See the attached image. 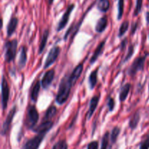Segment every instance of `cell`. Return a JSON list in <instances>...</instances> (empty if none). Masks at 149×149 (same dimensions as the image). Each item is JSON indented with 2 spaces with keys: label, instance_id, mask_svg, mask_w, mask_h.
Segmentation results:
<instances>
[{
  "label": "cell",
  "instance_id": "cell-1",
  "mask_svg": "<svg viewBox=\"0 0 149 149\" xmlns=\"http://www.w3.org/2000/svg\"><path fill=\"white\" fill-rule=\"evenodd\" d=\"M77 79L73 74H66L61 79L58 87V93L55 97V101L58 104L63 105L65 103L69 97L71 88L76 84Z\"/></svg>",
  "mask_w": 149,
  "mask_h": 149
},
{
  "label": "cell",
  "instance_id": "cell-2",
  "mask_svg": "<svg viewBox=\"0 0 149 149\" xmlns=\"http://www.w3.org/2000/svg\"><path fill=\"white\" fill-rule=\"evenodd\" d=\"M39 119V114L35 105H29L27 109L25 126L29 130H33Z\"/></svg>",
  "mask_w": 149,
  "mask_h": 149
},
{
  "label": "cell",
  "instance_id": "cell-3",
  "mask_svg": "<svg viewBox=\"0 0 149 149\" xmlns=\"http://www.w3.org/2000/svg\"><path fill=\"white\" fill-rule=\"evenodd\" d=\"M18 42L16 39L8 40L4 43V61L7 63H10L13 61L17 55V47Z\"/></svg>",
  "mask_w": 149,
  "mask_h": 149
},
{
  "label": "cell",
  "instance_id": "cell-4",
  "mask_svg": "<svg viewBox=\"0 0 149 149\" xmlns=\"http://www.w3.org/2000/svg\"><path fill=\"white\" fill-rule=\"evenodd\" d=\"M149 55V52H146L142 56H138L135 58L131 65L130 66L129 69L127 71V74L130 77H133L137 74V73L139 71H142L144 70L145 66V63L147 58Z\"/></svg>",
  "mask_w": 149,
  "mask_h": 149
},
{
  "label": "cell",
  "instance_id": "cell-5",
  "mask_svg": "<svg viewBox=\"0 0 149 149\" xmlns=\"http://www.w3.org/2000/svg\"><path fill=\"white\" fill-rule=\"evenodd\" d=\"M1 108L3 111L7 109L9 98H10V86L7 79L4 75L1 77Z\"/></svg>",
  "mask_w": 149,
  "mask_h": 149
},
{
  "label": "cell",
  "instance_id": "cell-6",
  "mask_svg": "<svg viewBox=\"0 0 149 149\" xmlns=\"http://www.w3.org/2000/svg\"><path fill=\"white\" fill-rule=\"evenodd\" d=\"M16 112H17V106L15 105V106L10 109V111H9V113H7V116H6L5 120L3 122L1 131V134L2 136L7 135V133L9 132V131H10V127H11V124L12 122H13L15 116Z\"/></svg>",
  "mask_w": 149,
  "mask_h": 149
},
{
  "label": "cell",
  "instance_id": "cell-7",
  "mask_svg": "<svg viewBox=\"0 0 149 149\" xmlns=\"http://www.w3.org/2000/svg\"><path fill=\"white\" fill-rule=\"evenodd\" d=\"M61 49L59 46L58 45H55L51 48L50 50L49 51L47 56L46 60H45V65H44L43 68L44 69H47L53 63H55V61L58 59V56H59L60 53H61Z\"/></svg>",
  "mask_w": 149,
  "mask_h": 149
},
{
  "label": "cell",
  "instance_id": "cell-8",
  "mask_svg": "<svg viewBox=\"0 0 149 149\" xmlns=\"http://www.w3.org/2000/svg\"><path fill=\"white\" fill-rule=\"evenodd\" d=\"M46 134H37L36 136L28 140L22 146V149H39Z\"/></svg>",
  "mask_w": 149,
  "mask_h": 149
},
{
  "label": "cell",
  "instance_id": "cell-9",
  "mask_svg": "<svg viewBox=\"0 0 149 149\" xmlns=\"http://www.w3.org/2000/svg\"><path fill=\"white\" fill-rule=\"evenodd\" d=\"M74 8H75V4H71L68 5V7L65 10V13L63 15L62 17L60 20L59 23H58V26H57V31H61L66 26V25L68 23V20H69L70 15H71V13Z\"/></svg>",
  "mask_w": 149,
  "mask_h": 149
},
{
  "label": "cell",
  "instance_id": "cell-10",
  "mask_svg": "<svg viewBox=\"0 0 149 149\" xmlns=\"http://www.w3.org/2000/svg\"><path fill=\"white\" fill-rule=\"evenodd\" d=\"M55 71L54 68L47 71V72L44 74L43 77L41 79V85L43 89H47L53 81L55 78Z\"/></svg>",
  "mask_w": 149,
  "mask_h": 149
},
{
  "label": "cell",
  "instance_id": "cell-11",
  "mask_svg": "<svg viewBox=\"0 0 149 149\" xmlns=\"http://www.w3.org/2000/svg\"><path fill=\"white\" fill-rule=\"evenodd\" d=\"M54 123L51 120H47V121H43L38 126H36L32 131L34 132H36V134H46L53 127Z\"/></svg>",
  "mask_w": 149,
  "mask_h": 149
},
{
  "label": "cell",
  "instance_id": "cell-12",
  "mask_svg": "<svg viewBox=\"0 0 149 149\" xmlns=\"http://www.w3.org/2000/svg\"><path fill=\"white\" fill-rule=\"evenodd\" d=\"M27 47L26 46L20 47V52H19V58L18 63H17V67L20 70L25 68L27 63Z\"/></svg>",
  "mask_w": 149,
  "mask_h": 149
},
{
  "label": "cell",
  "instance_id": "cell-13",
  "mask_svg": "<svg viewBox=\"0 0 149 149\" xmlns=\"http://www.w3.org/2000/svg\"><path fill=\"white\" fill-rule=\"evenodd\" d=\"M100 101V95H95L91 98L90 102V106H89V110L87 113V117L88 120H90L92 118V116L94 114L95 111L96 109H97V106H98V103Z\"/></svg>",
  "mask_w": 149,
  "mask_h": 149
},
{
  "label": "cell",
  "instance_id": "cell-14",
  "mask_svg": "<svg viewBox=\"0 0 149 149\" xmlns=\"http://www.w3.org/2000/svg\"><path fill=\"white\" fill-rule=\"evenodd\" d=\"M106 40L105 39V40H103L102 42H100V43L98 44L97 48L95 49L94 53L93 54V55H92L91 58H90V63L91 64V65L94 64L97 61V60L98 59L99 57L100 56V55L103 53V49H104L105 45H106Z\"/></svg>",
  "mask_w": 149,
  "mask_h": 149
},
{
  "label": "cell",
  "instance_id": "cell-15",
  "mask_svg": "<svg viewBox=\"0 0 149 149\" xmlns=\"http://www.w3.org/2000/svg\"><path fill=\"white\" fill-rule=\"evenodd\" d=\"M18 25V18L17 17H12L9 20L7 26V37H10L13 36V33L16 31L17 26Z\"/></svg>",
  "mask_w": 149,
  "mask_h": 149
},
{
  "label": "cell",
  "instance_id": "cell-16",
  "mask_svg": "<svg viewBox=\"0 0 149 149\" xmlns=\"http://www.w3.org/2000/svg\"><path fill=\"white\" fill-rule=\"evenodd\" d=\"M108 17L106 15L103 16L102 17H100L98 20L97 21V23L95 25V31L97 33H102L106 29L108 26Z\"/></svg>",
  "mask_w": 149,
  "mask_h": 149
},
{
  "label": "cell",
  "instance_id": "cell-17",
  "mask_svg": "<svg viewBox=\"0 0 149 149\" xmlns=\"http://www.w3.org/2000/svg\"><path fill=\"white\" fill-rule=\"evenodd\" d=\"M41 87H42V85H41V81H39V80H38V81H36V82H35L33 87L31 88L30 93V97L31 100L33 103H36V101H37Z\"/></svg>",
  "mask_w": 149,
  "mask_h": 149
},
{
  "label": "cell",
  "instance_id": "cell-18",
  "mask_svg": "<svg viewBox=\"0 0 149 149\" xmlns=\"http://www.w3.org/2000/svg\"><path fill=\"white\" fill-rule=\"evenodd\" d=\"M99 67L96 68L90 73V76L88 77V84L90 90H93L95 87L96 84L97 83V75H98Z\"/></svg>",
  "mask_w": 149,
  "mask_h": 149
},
{
  "label": "cell",
  "instance_id": "cell-19",
  "mask_svg": "<svg viewBox=\"0 0 149 149\" xmlns=\"http://www.w3.org/2000/svg\"><path fill=\"white\" fill-rule=\"evenodd\" d=\"M49 35V29H46L45 31H44V32L42 34V36H41L40 45H39V50H38V53H39V55H41V54L43 52L44 49H45V47H46L47 45V43Z\"/></svg>",
  "mask_w": 149,
  "mask_h": 149
},
{
  "label": "cell",
  "instance_id": "cell-20",
  "mask_svg": "<svg viewBox=\"0 0 149 149\" xmlns=\"http://www.w3.org/2000/svg\"><path fill=\"white\" fill-rule=\"evenodd\" d=\"M131 89V84L130 83H127V84H124L123 86L121 88L120 92H119V101L121 103H123L127 98V96L129 95L130 91Z\"/></svg>",
  "mask_w": 149,
  "mask_h": 149
},
{
  "label": "cell",
  "instance_id": "cell-21",
  "mask_svg": "<svg viewBox=\"0 0 149 149\" xmlns=\"http://www.w3.org/2000/svg\"><path fill=\"white\" fill-rule=\"evenodd\" d=\"M140 119H141V114H140V112L137 111L135 113H134V114L132 115V117L130 119L129 127L132 130L136 129L140 122Z\"/></svg>",
  "mask_w": 149,
  "mask_h": 149
},
{
  "label": "cell",
  "instance_id": "cell-22",
  "mask_svg": "<svg viewBox=\"0 0 149 149\" xmlns=\"http://www.w3.org/2000/svg\"><path fill=\"white\" fill-rule=\"evenodd\" d=\"M58 110H57L56 106H49L47 109V110L46 111L45 113V116H44L43 121H47V120H51L52 118H53L54 116L56 115Z\"/></svg>",
  "mask_w": 149,
  "mask_h": 149
},
{
  "label": "cell",
  "instance_id": "cell-23",
  "mask_svg": "<svg viewBox=\"0 0 149 149\" xmlns=\"http://www.w3.org/2000/svg\"><path fill=\"white\" fill-rule=\"evenodd\" d=\"M97 8L101 13H106L110 8V1L109 0H98Z\"/></svg>",
  "mask_w": 149,
  "mask_h": 149
},
{
  "label": "cell",
  "instance_id": "cell-24",
  "mask_svg": "<svg viewBox=\"0 0 149 149\" xmlns=\"http://www.w3.org/2000/svg\"><path fill=\"white\" fill-rule=\"evenodd\" d=\"M120 132L121 128L119 127L116 126L112 129L110 134V141L111 144L116 143V142L117 141L118 138H119V135H120Z\"/></svg>",
  "mask_w": 149,
  "mask_h": 149
},
{
  "label": "cell",
  "instance_id": "cell-25",
  "mask_svg": "<svg viewBox=\"0 0 149 149\" xmlns=\"http://www.w3.org/2000/svg\"><path fill=\"white\" fill-rule=\"evenodd\" d=\"M130 26V23L128 20H125L119 26V33H118V37H122L128 31Z\"/></svg>",
  "mask_w": 149,
  "mask_h": 149
},
{
  "label": "cell",
  "instance_id": "cell-26",
  "mask_svg": "<svg viewBox=\"0 0 149 149\" xmlns=\"http://www.w3.org/2000/svg\"><path fill=\"white\" fill-rule=\"evenodd\" d=\"M125 10V0H118L117 3V20H120L122 18Z\"/></svg>",
  "mask_w": 149,
  "mask_h": 149
},
{
  "label": "cell",
  "instance_id": "cell-27",
  "mask_svg": "<svg viewBox=\"0 0 149 149\" xmlns=\"http://www.w3.org/2000/svg\"><path fill=\"white\" fill-rule=\"evenodd\" d=\"M134 52H135V45L131 44V45L129 46V47H128L127 53V55H125V58H124L123 61H122V63L121 64H125L126 63L127 61H129L130 60V58L132 57V55H133Z\"/></svg>",
  "mask_w": 149,
  "mask_h": 149
},
{
  "label": "cell",
  "instance_id": "cell-28",
  "mask_svg": "<svg viewBox=\"0 0 149 149\" xmlns=\"http://www.w3.org/2000/svg\"><path fill=\"white\" fill-rule=\"evenodd\" d=\"M109 140H110V133L109 132H106L103 135L101 141V147L100 149H107L109 146Z\"/></svg>",
  "mask_w": 149,
  "mask_h": 149
},
{
  "label": "cell",
  "instance_id": "cell-29",
  "mask_svg": "<svg viewBox=\"0 0 149 149\" xmlns=\"http://www.w3.org/2000/svg\"><path fill=\"white\" fill-rule=\"evenodd\" d=\"M52 149H68V144L65 140H61L52 146Z\"/></svg>",
  "mask_w": 149,
  "mask_h": 149
},
{
  "label": "cell",
  "instance_id": "cell-30",
  "mask_svg": "<svg viewBox=\"0 0 149 149\" xmlns=\"http://www.w3.org/2000/svg\"><path fill=\"white\" fill-rule=\"evenodd\" d=\"M143 0H136V5H135V8L133 13V16H135V17H137L141 13L143 7Z\"/></svg>",
  "mask_w": 149,
  "mask_h": 149
},
{
  "label": "cell",
  "instance_id": "cell-31",
  "mask_svg": "<svg viewBox=\"0 0 149 149\" xmlns=\"http://www.w3.org/2000/svg\"><path fill=\"white\" fill-rule=\"evenodd\" d=\"M139 149H149V134L141 141Z\"/></svg>",
  "mask_w": 149,
  "mask_h": 149
},
{
  "label": "cell",
  "instance_id": "cell-32",
  "mask_svg": "<svg viewBox=\"0 0 149 149\" xmlns=\"http://www.w3.org/2000/svg\"><path fill=\"white\" fill-rule=\"evenodd\" d=\"M107 107L109 108V111H113L115 108V100L113 97H109L107 101Z\"/></svg>",
  "mask_w": 149,
  "mask_h": 149
},
{
  "label": "cell",
  "instance_id": "cell-33",
  "mask_svg": "<svg viewBox=\"0 0 149 149\" xmlns=\"http://www.w3.org/2000/svg\"><path fill=\"white\" fill-rule=\"evenodd\" d=\"M99 143L97 141H93L89 143L87 149H98Z\"/></svg>",
  "mask_w": 149,
  "mask_h": 149
},
{
  "label": "cell",
  "instance_id": "cell-34",
  "mask_svg": "<svg viewBox=\"0 0 149 149\" xmlns=\"http://www.w3.org/2000/svg\"><path fill=\"white\" fill-rule=\"evenodd\" d=\"M138 22H135V23L132 24V29H131V35L135 34L137 29H138Z\"/></svg>",
  "mask_w": 149,
  "mask_h": 149
},
{
  "label": "cell",
  "instance_id": "cell-35",
  "mask_svg": "<svg viewBox=\"0 0 149 149\" xmlns=\"http://www.w3.org/2000/svg\"><path fill=\"white\" fill-rule=\"evenodd\" d=\"M127 42V40L126 38H125V39H124L123 40H122V43H121V45H120V48H121V50H122V51L125 50V47H126Z\"/></svg>",
  "mask_w": 149,
  "mask_h": 149
},
{
  "label": "cell",
  "instance_id": "cell-36",
  "mask_svg": "<svg viewBox=\"0 0 149 149\" xmlns=\"http://www.w3.org/2000/svg\"><path fill=\"white\" fill-rule=\"evenodd\" d=\"M146 20L147 26L149 27V11H147L146 13Z\"/></svg>",
  "mask_w": 149,
  "mask_h": 149
},
{
  "label": "cell",
  "instance_id": "cell-37",
  "mask_svg": "<svg viewBox=\"0 0 149 149\" xmlns=\"http://www.w3.org/2000/svg\"><path fill=\"white\" fill-rule=\"evenodd\" d=\"M53 1H54V0H49V4H52V3H53Z\"/></svg>",
  "mask_w": 149,
  "mask_h": 149
},
{
  "label": "cell",
  "instance_id": "cell-38",
  "mask_svg": "<svg viewBox=\"0 0 149 149\" xmlns=\"http://www.w3.org/2000/svg\"><path fill=\"white\" fill-rule=\"evenodd\" d=\"M148 90H149V84H148Z\"/></svg>",
  "mask_w": 149,
  "mask_h": 149
},
{
  "label": "cell",
  "instance_id": "cell-39",
  "mask_svg": "<svg viewBox=\"0 0 149 149\" xmlns=\"http://www.w3.org/2000/svg\"><path fill=\"white\" fill-rule=\"evenodd\" d=\"M148 39H149V34H148Z\"/></svg>",
  "mask_w": 149,
  "mask_h": 149
},
{
  "label": "cell",
  "instance_id": "cell-40",
  "mask_svg": "<svg viewBox=\"0 0 149 149\" xmlns=\"http://www.w3.org/2000/svg\"><path fill=\"white\" fill-rule=\"evenodd\" d=\"M148 7H149V5H148Z\"/></svg>",
  "mask_w": 149,
  "mask_h": 149
}]
</instances>
